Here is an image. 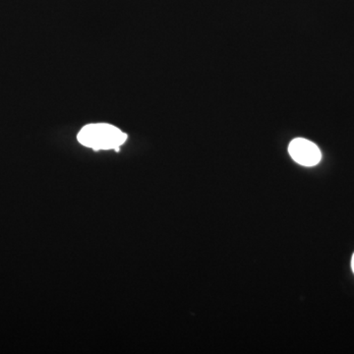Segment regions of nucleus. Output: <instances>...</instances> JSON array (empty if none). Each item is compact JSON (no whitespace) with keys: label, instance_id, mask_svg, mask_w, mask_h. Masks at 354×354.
I'll return each instance as SVG.
<instances>
[{"label":"nucleus","instance_id":"nucleus-1","mask_svg":"<svg viewBox=\"0 0 354 354\" xmlns=\"http://www.w3.org/2000/svg\"><path fill=\"white\" fill-rule=\"evenodd\" d=\"M127 139V135L125 133L106 123L87 125L78 134V141L95 151L111 149L118 151Z\"/></svg>","mask_w":354,"mask_h":354},{"label":"nucleus","instance_id":"nucleus-2","mask_svg":"<svg viewBox=\"0 0 354 354\" xmlns=\"http://www.w3.org/2000/svg\"><path fill=\"white\" fill-rule=\"evenodd\" d=\"M288 152L297 164L304 167H314L320 162L322 158L320 149L309 140L304 138L292 140L288 147Z\"/></svg>","mask_w":354,"mask_h":354},{"label":"nucleus","instance_id":"nucleus-3","mask_svg":"<svg viewBox=\"0 0 354 354\" xmlns=\"http://www.w3.org/2000/svg\"><path fill=\"white\" fill-rule=\"evenodd\" d=\"M351 268H353V271L354 272V254L353 256V259H351Z\"/></svg>","mask_w":354,"mask_h":354}]
</instances>
